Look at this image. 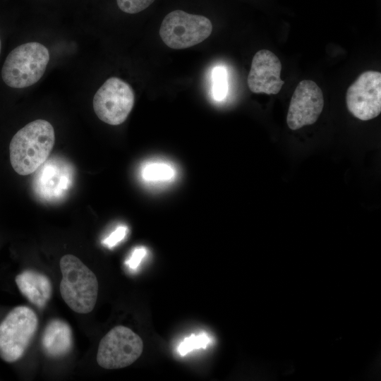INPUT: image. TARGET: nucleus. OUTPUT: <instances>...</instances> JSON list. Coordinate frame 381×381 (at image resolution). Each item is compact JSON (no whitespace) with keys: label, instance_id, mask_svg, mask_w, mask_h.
<instances>
[{"label":"nucleus","instance_id":"obj_1","mask_svg":"<svg viewBox=\"0 0 381 381\" xmlns=\"http://www.w3.org/2000/svg\"><path fill=\"white\" fill-rule=\"evenodd\" d=\"M54 142V128L46 120L37 119L20 128L9 144L14 171L22 176L34 173L47 161Z\"/></svg>","mask_w":381,"mask_h":381},{"label":"nucleus","instance_id":"obj_2","mask_svg":"<svg viewBox=\"0 0 381 381\" xmlns=\"http://www.w3.org/2000/svg\"><path fill=\"white\" fill-rule=\"evenodd\" d=\"M59 266L62 274L59 290L63 300L75 313H90L98 296L99 284L96 275L71 254L64 255Z\"/></svg>","mask_w":381,"mask_h":381},{"label":"nucleus","instance_id":"obj_3","mask_svg":"<svg viewBox=\"0 0 381 381\" xmlns=\"http://www.w3.org/2000/svg\"><path fill=\"white\" fill-rule=\"evenodd\" d=\"M49 61V50L43 44H23L8 54L1 70L2 79L11 87H28L40 80Z\"/></svg>","mask_w":381,"mask_h":381},{"label":"nucleus","instance_id":"obj_4","mask_svg":"<svg viewBox=\"0 0 381 381\" xmlns=\"http://www.w3.org/2000/svg\"><path fill=\"white\" fill-rule=\"evenodd\" d=\"M38 328L35 312L25 306L12 309L0 323V357L13 363L23 357Z\"/></svg>","mask_w":381,"mask_h":381},{"label":"nucleus","instance_id":"obj_5","mask_svg":"<svg viewBox=\"0 0 381 381\" xmlns=\"http://www.w3.org/2000/svg\"><path fill=\"white\" fill-rule=\"evenodd\" d=\"M212 31V25L207 18L175 10L164 18L159 36L169 48L181 49L202 42Z\"/></svg>","mask_w":381,"mask_h":381},{"label":"nucleus","instance_id":"obj_6","mask_svg":"<svg viewBox=\"0 0 381 381\" xmlns=\"http://www.w3.org/2000/svg\"><path fill=\"white\" fill-rule=\"evenodd\" d=\"M143 342L130 328L118 325L100 340L97 362L105 369H118L133 363L142 354Z\"/></svg>","mask_w":381,"mask_h":381},{"label":"nucleus","instance_id":"obj_7","mask_svg":"<svg viewBox=\"0 0 381 381\" xmlns=\"http://www.w3.org/2000/svg\"><path fill=\"white\" fill-rule=\"evenodd\" d=\"M135 102L131 86L117 77L108 78L93 97V109L103 122L112 126L123 123Z\"/></svg>","mask_w":381,"mask_h":381},{"label":"nucleus","instance_id":"obj_8","mask_svg":"<svg viewBox=\"0 0 381 381\" xmlns=\"http://www.w3.org/2000/svg\"><path fill=\"white\" fill-rule=\"evenodd\" d=\"M348 110L356 118L368 121L381 112V73L368 71L361 74L347 90Z\"/></svg>","mask_w":381,"mask_h":381},{"label":"nucleus","instance_id":"obj_9","mask_svg":"<svg viewBox=\"0 0 381 381\" xmlns=\"http://www.w3.org/2000/svg\"><path fill=\"white\" fill-rule=\"evenodd\" d=\"M324 99L320 87L313 80L301 81L289 104L286 123L291 130L313 124L322 113Z\"/></svg>","mask_w":381,"mask_h":381},{"label":"nucleus","instance_id":"obj_10","mask_svg":"<svg viewBox=\"0 0 381 381\" xmlns=\"http://www.w3.org/2000/svg\"><path fill=\"white\" fill-rule=\"evenodd\" d=\"M282 64L279 58L267 49H261L254 55L247 83L254 93L277 94L284 81L280 78Z\"/></svg>","mask_w":381,"mask_h":381},{"label":"nucleus","instance_id":"obj_11","mask_svg":"<svg viewBox=\"0 0 381 381\" xmlns=\"http://www.w3.org/2000/svg\"><path fill=\"white\" fill-rule=\"evenodd\" d=\"M35 176L36 192L47 200L59 198L71 184L72 172L70 166L60 159L45 162Z\"/></svg>","mask_w":381,"mask_h":381},{"label":"nucleus","instance_id":"obj_12","mask_svg":"<svg viewBox=\"0 0 381 381\" xmlns=\"http://www.w3.org/2000/svg\"><path fill=\"white\" fill-rule=\"evenodd\" d=\"M73 344V332L70 325L59 318L51 320L46 325L41 339L44 353L50 358L66 356Z\"/></svg>","mask_w":381,"mask_h":381},{"label":"nucleus","instance_id":"obj_13","mask_svg":"<svg viewBox=\"0 0 381 381\" xmlns=\"http://www.w3.org/2000/svg\"><path fill=\"white\" fill-rule=\"evenodd\" d=\"M15 281L22 295L40 308L44 307L52 297V282L42 272L26 270L18 274Z\"/></svg>","mask_w":381,"mask_h":381},{"label":"nucleus","instance_id":"obj_14","mask_svg":"<svg viewBox=\"0 0 381 381\" xmlns=\"http://www.w3.org/2000/svg\"><path fill=\"white\" fill-rule=\"evenodd\" d=\"M141 179L148 185H167L172 182L177 175L174 165L162 159H150L140 167Z\"/></svg>","mask_w":381,"mask_h":381},{"label":"nucleus","instance_id":"obj_15","mask_svg":"<svg viewBox=\"0 0 381 381\" xmlns=\"http://www.w3.org/2000/svg\"><path fill=\"white\" fill-rule=\"evenodd\" d=\"M212 87L213 98L217 101L223 100L228 90L226 71L224 66H216L212 71Z\"/></svg>","mask_w":381,"mask_h":381},{"label":"nucleus","instance_id":"obj_16","mask_svg":"<svg viewBox=\"0 0 381 381\" xmlns=\"http://www.w3.org/2000/svg\"><path fill=\"white\" fill-rule=\"evenodd\" d=\"M209 342L210 339L205 334H191L183 340L179 346L178 351L181 356H184L194 349H205Z\"/></svg>","mask_w":381,"mask_h":381},{"label":"nucleus","instance_id":"obj_17","mask_svg":"<svg viewBox=\"0 0 381 381\" xmlns=\"http://www.w3.org/2000/svg\"><path fill=\"white\" fill-rule=\"evenodd\" d=\"M155 0H116L119 8L123 12L130 14L138 13L148 6Z\"/></svg>","mask_w":381,"mask_h":381},{"label":"nucleus","instance_id":"obj_18","mask_svg":"<svg viewBox=\"0 0 381 381\" xmlns=\"http://www.w3.org/2000/svg\"><path fill=\"white\" fill-rule=\"evenodd\" d=\"M128 229L125 226H118L109 236L106 238L103 243L109 248H112L121 241L127 234Z\"/></svg>","mask_w":381,"mask_h":381},{"label":"nucleus","instance_id":"obj_19","mask_svg":"<svg viewBox=\"0 0 381 381\" xmlns=\"http://www.w3.org/2000/svg\"><path fill=\"white\" fill-rule=\"evenodd\" d=\"M146 254L147 250L145 247L141 246L135 248L128 259L126 260V263L128 267L132 270H135L138 267Z\"/></svg>","mask_w":381,"mask_h":381},{"label":"nucleus","instance_id":"obj_20","mask_svg":"<svg viewBox=\"0 0 381 381\" xmlns=\"http://www.w3.org/2000/svg\"><path fill=\"white\" fill-rule=\"evenodd\" d=\"M1 39H0V53H1Z\"/></svg>","mask_w":381,"mask_h":381}]
</instances>
